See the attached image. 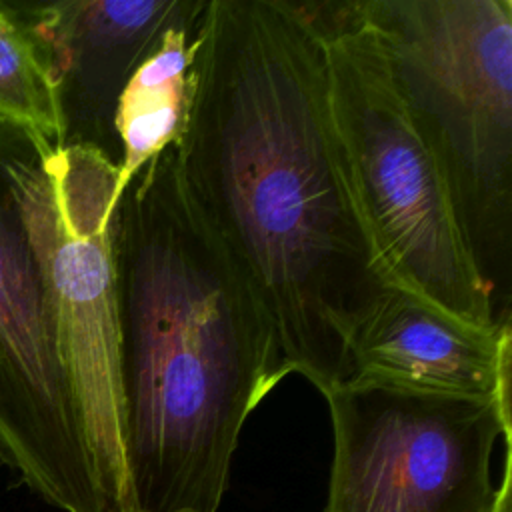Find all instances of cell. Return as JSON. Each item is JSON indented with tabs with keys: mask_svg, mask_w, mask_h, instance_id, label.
<instances>
[{
	"mask_svg": "<svg viewBox=\"0 0 512 512\" xmlns=\"http://www.w3.org/2000/svg\"><path fill=\"white\" fill-rule=\"evenodd\" d=\"M182 184L248 284L284 374L322 394L388 284L340 164L324 38L306 2L206 0L186 116Z\"/></svg>",
	"mask_w": 512,
	"mask_h": 512,
	"instance_id": "1",
	"label": "cell"
},
{
	"mask_svg": "<svg viewBox=\"0 0 512 512\" xmlns=\"http://www.w3.org/2000/svg\"><path fill=\"white\" fill-rule=\"evenodd\" d=\"M112 248L136 512H218L242 426L286 374L264 312L182 184L174 144L118 194Z\"/></svg>",
	"mask_w": 512,
	"mask_h": 512,
	"instance_id": "2",
	"label": "cell"
},
{
	"mask_svg": "<svg viewBox=\"0 0 512 512\" xmlns=\"http://www.w3.org/2000/svg\"><path fill=\"white\" fill-rule=\"evenodd\" d=\"M430 150L496 320L512 286V0H354Z\"/></svg>",
	"mask_w": 512,
	"mask_h": 512,
	"instance_id": "3",
	"label": "cell"
},
{
	"mask_svg": "<svg viewBox=\"0 0 512 512\" xmlns=\"http://www.w3.org/2000/svg\"><path fill=\"white\" fill-rule=\"evenodd\" d=\"M306 4L324 38L340 164L382 272L464 322L504 326L380 40L358 16L354 0Z\"/></svg>",
	"mask_w": 512,
	"mask_h": 512,
	"instance_id": "4",
	"label": "cell"
},
{
	"mask_svg": "<svg viewBox=\"0 0 512 512\" xmlns=\"http://www.w3.org/2000/svg\"><path fill=\"white\" fill-rule=\"evenodd\" d=\"M118 166L82 146L52 148L28 178V214L54 304L60 360L110 512H136L122 444L112 210Z\"/></svg>",
	"mask_w": 512,
	"mask_h": 512,
	"instance_id": "5",
	"label": "cell"
},
{
	"mask_svg": "<svg viewBox=\"0 0 512 512\" xmlns=\"http://www.w3.org/2000/svg\"><path fill=\"white\" fill-rule=\"evenodd\" d=\"M56 148L0 118V462L62 512H110L96 482L60 360L28 178Z\"/></svg>",
	"mask_w": 512,
	"mask_h": 512,
	"instance_id": "6",
	"label": "cell"
},
{
	"mask_svg": "<svg viewBox=\"0 0 512 512\" xmlns=\"http://www.w3.org/2000/svg\"><path fill=\"white\" fill-rule=\"evenodd\" d=\"M332 466L324 512H494L496 440L510 396L472 398L338 384L324 394Z\"/></svg>",
	"mask_w": 512,
	"mask_h": 512,
	"instance_id": "7",
	"label": "cell"
},
{
	"mask_svg": "<svg viewBox=\"0 0 512 512\" xmlns=\"http://www.w3.org/2000/svg\"><path fill=\"white\" fill-rule=\"evenodd\" d=\"M48 44L60 116L58 148L82 146L120 168V96L180 0L26 2Z\"/></svg>",
	"mask_w": 512,
	"mask_h": 512,
	"instance_id": "8",
	"label": "cell"
},
{
	"mask_svg": "<svg viewBox=\"0 0 512 512\" xmlns=\"http://www.w3.org/2000/svg\"><path fill=\"white\" fill-rule=\"evenodd\" d=\"M510 344V324L476 326L388 284L348 340L340 384L506 398Z\"/></svg>",
	"mask_w": 512,
	"mask_h": 512,
	"instance_id": "9",
	"label": "cell"
},
{
	"mask_svg": "<svg viewBox=\"0 0 512 512\" xmlns=\"http://www.w3.org/2000/svg\"><path fill=\"white\" fill-rule=\"evenodd\" d=\"M206 0H180L156 46L128 80L116 112L118 194L126 182L180 136L190 86L194 38Z\"/></svg>",
	"mask_w": 512,
	"mask_h": 512,
	"instance_id": "10",
	"label": "cell"
},
{
	"mask_svg": "<svg viewBox=\"0 0 512 512\" xmlns=\"http://www.w3.org/2000/svg\"><path fill=\"white\" fill-rule=\"evenodd\" d=\"M0 118L32 128L58 148L52 58L26 2L0 0Z\"/></svg>",
	"mask_w": 512,
	"mask_h": 512,
	"instance_id": "11",
	"label": "cell"
},
{
	"mask_svg": "<svg viewBox=\"0 0 512 512\" xmlns=\"http://www.w3.org/2000/svg\"><path fill=\"white\" fill-rule=\"evenodd\" d=\"M510 442L512 440H504L506 446V454H504V472H502V480L498 486V496H496V508L494 512H512V454H510Z\"/></svg>",
	"mask_w": 512,
	"mask_h": 512,
	"instance_id": "12",
	"label": "cell"
}]
</instances>
